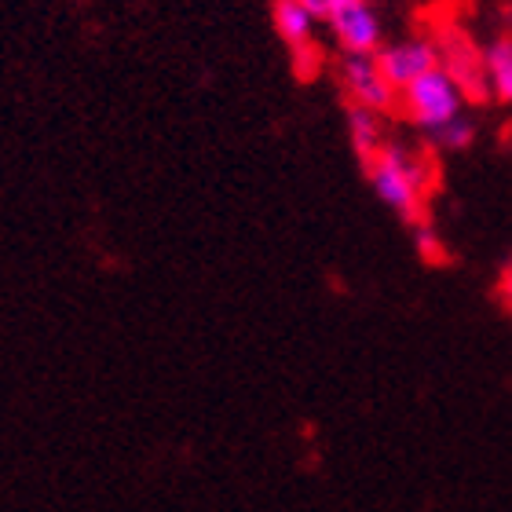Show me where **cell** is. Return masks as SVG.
I'll return each mask as SVG.
<instances>
[{
	"mask_svg": "<svg viewBox=\"0 0 512 512\" xmlns=\"http://www.w3.org/2000/svg\"><path fill=\"white\" fill-rule=\"evenodd\" d=\"M363 169H366L370 187H374V194L406 227L428 224L432 165H428L425 154H417V150L403 147V143H384Z\"/></svg>",
	"mask_w": 512,
	"mask_h": 512,
	"instance_id": "1",
	"label": "cell"
},
{
	"mask_svg": "<svg viewBox=\"0 0 512 512\" xmlns=\"http://www.w3.org/2000/svg\"><path fill=\"white\" fill-rule=\"evenodd\" d=\"M465 103H469L465 88H461L443 66L428 70L425 77H417L414 85H406L403 92H399V114L414 128H421L425 136H432V132L450 125L454 118H461V114H465Z\"/></svg>",
	"mask_w": 512,
	"mask_h": 512,
	"instance_id": "2",
	"label": "cell"
},
{
	"mask_svg": "<svg viewBox=\"0 0 512 512\" xmlns=\"http://www.w3.org/2000/svg\"><path fill=\"white\" fill-rule=\"evenodd\" d=\"M337 81H341V92L348 96V103L366 110H377V114H395L399 110V88L384 77L377 55H352L341 52L337 55Z\"/></svg>",
	"mask_w": 512,
	"mask_h": 512,
	"instance_id": "3",
	"label": "cell"
},
{
	"mask_svg": "<svg viewBox=\"0 0 512 512\" xmlns=\"http://www.w3.org/2000/svg\"><path fill=\"white\" fill-rule=\"evenodd\" d=\"M333 41L341 52H352V55H377L384 48V22L377 15V8L370 0H352V4H344L341 11H333L330 19Z\"/></svg>",
	"mask_w": 512,
	"mask_h": 512,
	"instance_id": "4",
	"label": "cell"
},
{
	"mask_svg": "<svg viewBox=\"0 0 512 512\" xmlns=\"http://www.w3.org/2000/svg\"><path fill=\"white\" fill-rule=\"evenodd\" d=\"M436 44H439L443 70L465 88L469 103H487V99H491V88H487V70H483V48H476V44L458 30H443V37H439Z\"/></svg>",
	"mask_w": 512,
	"mask_h": 512,
	"instance_id": "5",
	"label": "cell"
},
{
	"mask_svg": "<svg viewBox=\"0 0 512 512\" xmlns=\"http://www.w3.org/2000/svg\"><path fill=\"white\" fill-rule=\"evenodd\" d=\"M377 63H381L384 77L403 92L406 85H414L417 77H425L428 70L443 66V59H439L436 41H428V37H403V41L384 44L381 52H377Z\"/></svg>",
	"mask_w": 512,
	"mask_h": 512,
	"instance_id": "6",
	"label": "cell"
},
{
	"mask_svg": "<svg viewBox=\"0 0 512 512\" xmlns=\"http://www.w3.org/2000/svg\"><path fill=\"white\" fill-rule=\"evenodd\" d=\"M271 22H275V33L282 37L289 52H300V48L315 44V26L322 19L304 8L300 0H271Z\"/></svg>",
	"mask_w": 512,
	"mask_h": 512,
	"instance_id": "7",
	"label": "cell"
},
{
	"mask_svg": "<svg viewBox=\"0 0 512 512\" xmlns=\"http://www.w3.org/2000/svg\"><path fill=\"white\" fill-rule=\"evenodd\" d=\"M348 139H352L355 158L366 165V161L388 143V139H384V114L348 103Z\"/></svg>",
	"mask_w": 512,
	"mask_h": 512,
	"instance_id": "8",
	"label": "cell"
},
{
	"mask_svg": "<svg viewBox=\"0 0 512 512\" xmlns=\"http://www.w3.org/2000/svg\"><path fill=\"white\" fill-rule=\"evenodd\" d=\"M483 70L494 103L512 107V37H498L483 48Z\"/></svg>",
	"mask_w": 512,
	"mask_h": 512,
	"instance_id": "9",
	"label": "cell"
},
{
	"mask_svg": "<svg viewBox=\"0 0 512 512\" xmlns=\"http://www.w3.org/2000/svg\"><path fill=\"white\" fill-rule=\"evenodd\" d=\"M428 139H432V147L447 150V154H461V150H469L472 143H476V121H472L469 114H461V118H454L450 125L432 132Z\"/></svg>",
	"mask_w": 512,
	"mask_h": 512,
	"instance_id": "10",
	"label": "cell"
},
{
	"mask_svg": "<svg viewBox=\"0 0 512 512\" xmlns=\"http://www.w3.org/2000/svg\"><path fill=\"white\" fill-rule=\"evenodd\" d=\"M410 231H414V249L421 253L425 264H447L450 253H447V246H443V238L436 235V227L421 224V227H410Z\"/></svg>",
	"mask_w": 512,
	"mask_h": 512,
	"instance_id": "11",
	"label": "cell"
},
{
	"mask_svg": "<svg viewBox=\"0 0 512 512\" xmlns=\"http://www.w3.org/2000/svg\"><path fill=\"white\" fill-rule=\"evenodd\" d=\"M293 63H297V74L300 77H315L322 66V52L319 44H311V48H300V52H293Z\"/></svg>",
	"mask_w": 512,
	"mask_h": 512,
	"instance_id": "12",
	"label": "cell"
},
{
	"mask_svg": "<svg viewBox=\"0 0 512 512\" xmlns=\"http://www.w3.org/2000/svg\"><path fill=\"white\" fill-rule=\"evenodd\" d=\"M494 293H498V300H502V308L512 315V260L502 267V275H498V282H494Z\"/></svg>",
	"mask_w": 512,
	"mask_h": 512,
	"instance_id": "13",
	"label": "cell"
},
{
	"mask_svg": "<svg viewBox=\"0 0 512 512\" xmlns=\"http://www.w3.org/2000/svg\"><path fill=\"white\" fill-rule=\"evenodd\" d=\"M300 4H304L308 11H315V15H319V19L326 22L333 15V11H341L344 4H352V0H300Z\"/></svg>",
	"mask_w": 512,
	"mask_h": 512,
	"instance_id": "14",
	"label": "cell"
}]
</instances>
